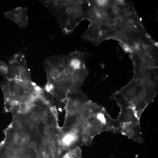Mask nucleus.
<instances>
[{"label": "nucleus", "instance_id": "1", "mask_svg": "<svg viewBox=\"0 0 158 158\" xmlns=\"http://www.w3.org/2000/svg\"><path fill=\"white\" fill-rule=\"evenodd\" d=\"M47 80L60 82L66 85L72 94L82 92L81 87L88 74L74 71L68 66L66 55H52L47 57L43 63Z\"/></svg>", "mask_w": 158, "mask_h": 158}, {"label": "nucleus", "instance_id": "2", "mask_svg": "<svg viewBox=\"0 0 158 158\" xmlns=\"http://www.w3.org/2000/svg\"><path fill=\"white\" fill-rule=\"evenodd\" d=\"M135 97L131 106L138 118L157 94V85L147 79L136 80Z\"/></svg>", "mask_w": 158, "mask_h": 158}, {"label": "nucleus", "instance_id": "3", "mask_svg": "<svg viewBox=\"0 0 158 158\" xmlns=\"http://www.w3.org/2000/svg\"><path fill=\"white\" fill-rule=\"evenodd\" d=\"M119 126L118 119L112 118L104 108L95 117L85 123L83 129L93 138L97 134L105 131L116 133Z\"/></svg>", "mask_w": 158, "mask_h": 158}, {"label": "nucleus", "instance_id": "4", "mask_svg": "<svg viewBox=\"0 0 158 158\" xmlns=\"http://www.w3.org/2000/svg\"><path fill=\"white\" fill-rule=\"evenodd\" d=\"M8 70L5 77L8 80H15L23 82L31 81L30 69L23 53L19 52L9 59Z\"/></svg>", "mask_w": 158, "mask_h": 158}, {"label": "nucleus", "instance_id": "5", "mask_svg": "<svg viewBox=\"0 0 158 158\" xmlns=\"http://www.w3.org/2000/svg\"><path fill=\"white\" fill-rule=\"evenodd\" d=\"M120 108V111L117 119L120 123L140 122L139 118L132 106L118 93L112 96Z\"/></svg>", "mask_w": 158, "mask_h": 158}, {"label": "nucleus", "instance_id": "6", "mask_svg": "<svg viewBox=\"0 0 158 158\" xmlns=\"http://www.w3.org/2000/svg\"><path fill=\"white\" fill-rule=\"evenodd\" d=\"M83 0H65L60 12L58 22L63 31L64 30L74 13Z\"/></svg>", "mask_w": 158, "mask_h": 158}, {"label": "nucleus", "instance_id": "7", "mask_svg": "<svg viewBox=\"0 0 158 158\" xmlns=\"http://www.w3.org/2000/svg\"><path fill=\"white\" fill-rule=\"evenodd\" d=\"M118 133L127 136L138 143H142L144 140L140 122L121 123Z\"/></svg>", "mask_w": 158, "mask_h": 158}, {"label": "nucleus", "instance_id": "8", "mask_svg": "<svg viewBox=\"0 0 158 158\" xmlns=\"http://www.w3.org/2000/svg\"><path fill=\"white\" fill-rule=\"evenodd\" d=\"M86 55L85 53L77 50L69 53L66 55L68 66L75 72L88 74L85 63Z\"/></svg>", "mask_w": 158, "mask_h": 158}, {"label": "nucleus", "instance_id": "9", "mask_svg": "<svg viewBox=\"0 0 158 158\" xmlns=\"http://www.w3.org/2000/svg\"><path fill=\"white\" fill-rule=\"evenodd\" d=\"M27 7L18 6L5 12L4 16L12 20L21 28H26L28 25Z\"/></svg>", "mask_w": 158, "mask_h": 158}, {"label": "nucleus", "instance_id": "10", "mask_svg": "<svg viewBox=\"0 0 158 158\" xmlns=\"http://www.w3.org/2000/svg\"><path fill=\"white\" fill-rule=\"evenodd\" d=\"M103 33V31L101 29L99 22L94 21L90 22L88 28L82 37L85 40L97 45L102 42Z\"/></svg>", "mask_w": 158, "mask_h": 158}, {"label": "nucleus", "instance_id": "11", "mask_svg": "<svg viewBox=\"0 0 158 158\" xmlns=\"http://www.w3.org/2000/svg\"><path fill=\"white\" fill-rule=\"evenodd\" d=\"M65 119L62 128H68L75 125L78 117L75 105L73 99L68 97L66 102Z\"/></svg>", "mask_w": 158, "mask_h": 158}, {"label": "nucleus", "instance_id": "12", "mask_svg": "<svg viewBox=\"0 0 158 158\" xmlns=\"http://www.w3.org/2000/svg\"><path fill=\"white\" fill-rule=\"evenodd\" d=\"M86 0H83L75 10L71 18L63 31L65 34L71 32L85 19V7Z\"/></svg>", "mask_w": 158, "mask_h": 158}, {"label": "nucleus", "instance_id": "13", "mask_svg": "<svg viewBox=\"0 0 158 158\" xmlns=\"http://www.w3.org/2000/svg\"><path fill=\"white\" fill-rule=\"evenodd\" d=\"M80 139V138L64 132L61 129L58 141L59 145L63 151H68L73 147Z\"/></svg>", "mask_w": 158, "mask_h": 158}, {"label": "nucleus", "instance_id": "14", "mask_svg": "<svg viewBox=\"0 0 158 158\" xmlns=\"http://www.w3.org/2000/svg\"><path fill=\"white\" fill-rule=\"evenodd\" d=\"M136 84V80L132 79L127 85L116 91L131 106L135 99Z\"/></svg>", "mask_w": 158, "mask_h": 158}, {"label": "nucleus", "instance_id": "15", "mask_svg": "<svg viewBox=\"0 0 158 158\" xmlns=\"http://www.w3.org/2000/svg\"><path fill=\"white\" fill-rule=\"evenodd\" d=\"M65 0H37V2L42 4L49 11L59 22L60 12Z\"/></svg>", "mask_w": 158, "mask_h": 158}, {"label": "nucleus", "instance_id": "16", "mask_svg": "<svg viewBox=\"0 0 158 158\" xmlns=\"http://www.w3.org/2000/svg\"><path fill=\"white\" fill-rule=\"evenodd\" d=\"M133 75L132 79L140 80L147 79L150 81V75L145 63L143 60L133 63Z\"/></svg>", "mask_w": 158, "mask_h": 158}, {"label": "nucleus", "instance_id": "17", "mask_svg": "<svg viewBox=\"0 0 158 158\" xmlns=\"http://www.w3.org/2000/svg\"><path fill=\"white\" fill-rule=\"evenodd\" d=\"M8 80L13 95V102L20 99L25 94L24 85L25 82L15 80Z\"/></svg>", "mask_w": 158, "mask_h": 158}, {"label": "nucleus", "instance_id": "18", "mask_svg": "<svg viewBox=\"0 0 158 158\" xmlns=\"http://www.w3.org/2000/svg\"><path fill=\"white\" fill-rule=\"evenodd\" d=\"M1 86L4 96L5 107L7 110L13 101V95L8 80L4 77L1 82Z\"/></svg>", "mask_w": 158, "mask_h": 158}, {"label": "nucleus", "instance_id": "19", "mask_svg": "<svg viewBox=\"0 0 158 158\" xmlns=\"http://www.w3.org/2000/svg\"><path fill=\"white\" fill-rule=\"evenodd\" d=\"M61 158H83L80 148L76 146L66 152Z\"/></svg>", "mask_w": 158, "mask_h": 158}, {"label": "nucleus", "instance_id": "20", "mask_svg": "<svg viewBox=\"0 0 158 158\" xmlns=\"http://www.w3.org/2000/svg\"><path fill=\"white\" fill-rule=\"evenodd\" d=\"M93 139L88 133L83 129L80 138L82 145L90 146Z\"/></svg>", "mask_w": 158, "mask_h": 158}, {"label": "nucleus", "instance_id": "21", "mask_svg": "<svg viewBox=\"0 0 158 158\" xmlns=\"http://www.w3.org/2000/svg\"><path fill=\"white\" fill-rule=\"evenodd\" d=\"M58 148L57 147V145L56 142L53 141L48 142L47 144V150L48 153L51 154L52 156L55 155L57 151V149Z\"/></svg>", "mask_w": 158, "mask_h": 158}, {"label": "nucleus", "instance_id": "22", "mask_svg": "<svg viewBox=\"0 0 158 158\" xmlns=\"http://www.w3.org/2000/svg\"><path fill=\"white\" fill-rule=\"evenodd\" d=\"M8 67L5 62L0 60V74L6 75L7 73Z\"/></svg>", "mask_w": 158, "mask_h": 158}, {"label": "nucleus", "instance_id": "23", "mask_svg": "<svg viewBox=\"0 0 158 158\" xmlns=\"http://www.w3.org/2000/svg\"><path fill=\"white\" fill-rule=\"evenodd\" d=\"M112 13L116 15L117 16L119 11L121 10L119 6L117 5V4H113L111 6Z\"/></svg>", "mask_w": 158, "mask_h": 158}, {"label": "nucleus", "instance_id": "24", "mask_svg": "<svg viewBox=\"0 0 158 158\" xmlns=\"http://www.w3.org/2000/svg\"><path fill=\"white\" fill-rule=\"evenodd\" d=\"M18 105L19 110L22 111L26 110L28 106V103L25 102H19Z\"/></svg>", "mask_w": 158, "mask_h": 158}, {"label": "nucleus", "instance_id": "25", "mask_svg": "<svg viewBox=\"0 0 158 158\" xmlns=\"http://www.w3.org/2000/svg\"><path fill=\"white\" fill-rule=\"evenodd\" d=\"M30 141V138L27 136H25L23 138L22 141L24 144H27Z\"/></svg>", "mask_w": 158, "mask_h": 158}, {"label": "nucleus", "instance_id": "26", "mask_svg": "<svg viewBox=\"0 0 158 158\" xmlns=\"http://www.w3.org/2000/svg\"><path fill=\"white\" fill-rule=\"evenodd\" d=\"M37 146V144L36 142L34 141L31 142L29 144L30 147L31 149H35Z\"/></svg>", "mask_w": 158, "mask_h": 158}, {"label": "nucleus", "instance_id": "27", "mask_svg": "<svg viewBox=\"0 0 158 158\" xmlns=\"http://www.w3.org/2000/svg\"><path fill=\"white\" fill-rule=\"evenodd\" d=\"M44 128L47 129L51 132V126L49 123H47L44 126Z\"/></svg>", "mask_w": 158, "mask_h": 158}, {"label": "nucleus", "instance_id": "28", "mask_svg": "<svg viewBox=\"0 0 158 158\" xmlns=\"http://www.w3.org/2000/svg\"><path fill=\"white\" fill-rule=\"evenodd\" d=\"M42 158H50V156L48 154L45 153L43 155Z\"/></svg>", "mask_w": 158, "mask_h": 158}, {"label": "nucleus", "instance_id": "29", "mask_svg": "<svg viewBox=\"0 0 158 158\" xmlns=\"http://www.w3.org/2000/svg\"><path fill=\"white\" fill-rule=\"evenodd\" d=\"M8 146L10 147H12L14 145V143L12 141H11L8 142Z\"/></svg>", "mask_w": 158, "mask_h": 158}]
</instances>
